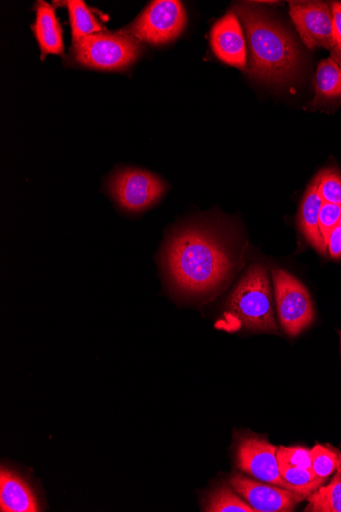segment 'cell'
<instances>
[{"instance_id": "cell-17", "label": "cell", "mask_w": 341, "mask_h": 512, "mask_svg": "<svg viewBox=\"0 0 341 512\" xmlns=\"http://www.w3.org/2000/svg\"><path fill=\"white\" fill-rule=\"evenodd\" d=\"M203 509L207 512H256L231 486L216 487L207 496Z\"/></svg>"}, {"instance_id": "cell-25", "label": "cell", "mask_w": 341, "mask_h": 512, "mask_svg": "<svg viewBox=\"0 0 341 512\" xmlns=\"http://www.w3.org/2000/svg\"><path fill=\"white\" fill-rule=\"evenodd\" d=\"M333 33L337 44H341V3L331 4Z\"/></svg>"}, {"instance_id": "cell-21", "label": "cell", "mask_w": 341, "mask_h": 512, "mask_svg": "<svg viewBox=\"0 0 341 512\" xmlns=\"http://www.w3.org/2000/svg\"><path fill=\"white\" fill-rule=\"evenodd\" d=\"M317 191L323 203L341 206V174L333 169H325L317 176Z\"/></svg>"}, {"instance_id": "cell-7", "label": "cell", "mask_w": 341, "mask_h": 512, "mask_svg": "<svg viewBox=\"0 0 341 512\" xmlns=\"http://www.w3.org/2000/svg\"><path fill=\"white\" fill-rule=\"evenodd\" d=\"M108 190L122 209L139 213L151 208L161 199L166 185L151 172L125 168L113 174L108 182Z\"/></svg>"}, {"instance_id": "cell-18", "label": "cell", "mask_w": 341, "mask_h": 512, "mask_svg": "<svg viewBox=\"0 0 341 512\" xmlns=\"http://www.w3.org/2000/svg\"><path fill=\"white\" fill-rule=\"evenodd\" d=\"M282 479L288 484L290 491L306 499L325 483V479L317 477L311 469L289 467L279 463Z\"/></svg>"}, {"instance_id": "cell-12", "label": "cell", "mask_w": 341, "mask_h": 512, "mask_svg": "<svg viewBox=\"0 0 341 512\" xmlns=\"http://www.w3.org/2000/svg\"><path fill=\"white\" fill-rule=\"evenodd\" d=\"M0 510L3 512L40 511L38 499L29 484L16 473L0 472Z\"/></svg>"}, {"instance_id": "cell-26", "label": "cell", "mask_w": 341, "mask_h": 512, "mask_svg": "<svg viewBox=\"0 0 341 512\" xmlns=\"http://www.w3.org/2000/svg\"><path fill=\"white\" fill-rule=\"evenodd\" d=\"M331 56L341 60V44H337L331 52Z\"/></svg>"}, {"instance_id": "cell-13", "label": "cell", "mask_w": 341, "mask_h": 512, "mask_svg": "<svg viewBox=\"0 0 341 512\" xmlns=\"http://www.w3.org/2000/svg\"><path fill=\"white\" fill-rule=\"evenodd\" d=\"M33 31L43 57L63 54V30L55 9L51 5L44 2L37 3L36 22L33 25Z\"/></svg>"}, {"instance_id": "cell-16", "label": "cell", "mask_w": 341, "mask_h": 512, "mask_svg": "<svg viewBox=\"0 0 341 512\" xmlns=\"http://www.w3.org/2000/svg\"><path fill=\"white\" fill-rule=\"evenodd\" d=\"M64 4L68 8L70 15L73 42L106 31L104 26L95 18L84 2H80V0H69V2H65Z\"/></svg>"}, {"instance_id": "cell-8", "label": "cell", "mask_w": 341, "mask_h": 512, "mask_svg": "<svg viewBox=\"0 0 341 512\" xmlns=\"http://www.w3.org/2000/svg\"><path fill=\"white\" fill-rule=\"evenodd\" d=\"M277 449L261 436H241L235 451L237 468L257 481L290 491L280 474Z\"/></svg>"}, {"instance_id": "cell-20", "label": "cell", "mask_w": 341, "mask_h": 512, "mask_svg": "<svg viewBox=\"0 0 341 512\" xmlns=\"http://www.w3.org/2000/svg\"><path fill=\"white\" fill-rule=\"evenodd\" d=\"M340 454L328 446L317 444L311 449V470L319 478L327 480L336 473Z\"/></svg>"}, {"instance_id": "cell-29", "label": "cell", "mask_w": 341, "mask_h": 512, "mask_svg": "<svg viewBox=\"0 0 341 512\" xmlns=\"http://www.w3.org/2000/svg\"><path fill=\"white\" fill-rule=\"evenodd\" d=\"M339 224H340V226H341V218H340V223H339Z\"/></svg>"}, {"instance_id": "cell-19", "label": "cell", "mask_w": 341, "mask_h": 512, "mask_svg": "<svg viewBox=\"0 0 341 512\" xmlns=\"http://www.w3.org/2000/svg\"><path fill=\"white\" fill-rule=\"evenodd\" d=\"M307 499L305 511L341 512V476L335 473L329 485L321 486Z\"/></svg>"}, {"instance_id": "cell-5", "label": "cell", "mask_w": 341, "mask_h": 512, "mask_svg": "<svg viewBox=\"0 0 341 512\" xmlns=\"http://www.w3.org/2000/svg\"><path fill=\"white\" fill-rule=\"evenodd\" d=\"M276 309L281 327L289 337H297L315 319V309L307 288L285 270L272 271Z\"/></svg>"}, {"instance_id": "cell-2", "label": "cell", "mask_w": 341, "mask_h": 512, "mask_svg": "<svg viewBox=\"0 0 341 512\" xmlns=\"http://www.w3.org/2000/svg\"><path fill=\"white\" fill-rule=\"evenodd\" d=\"M234 14L247 32L250 75L275 83L294 77L300 64V50L294 37L267 11L248 3L234 7Z\"/></svg>"}, {"instance_id": "cell-22", "label": "cell", "mask_w": 341, "mask_h": 512, "mask_svg": "<svg viewBox=\"0 0 341 512\" xmlns=\"http://www.w3.org/2000/svg\"><path fill=\"white\" fill-rule=\"evenodd\" d=\"M278 463L300 469H311V449L304 447H278Z\"/></svg>"}, {"instance_id": "cell-3", "label": "cell", "mask_w": 341, "mask_h": 512, "mask_svg": "<svg viewBox=\"0 0 341 512\" xmlns=\"http://www.w3.org/2000/svg\"><path fill=\"white\" fill-rule=\"evenodd\" d=\"M226 314L243 329L278 333L271 283L262 264L249 268L241 277L229 296Z\"/></svg>"}, {"instance_id": "cell-4", "label": "cell", "mask_w": 341, "mask_h": 512, "mask_svg": "<svg viewBox=\"0 0 341 512\" xmlns=\"http://www.w3.org/2000/svg\"><path fill=\"white\" fill-rule=\"evenodd\" d=\"M142 53L141 42L123 30L103 32L74 42L71 56L79 66L101 71L125 70Z\"/></svg>"}, {"instance_id": "cell-1", "label": "cell", "mask_w": 341, "mask_h": 512, "mask_svg": "<svg viewBox=\"0 0 341 512\" xmlns=\"http://www.w3.org/2000/svg\"><path fill=\"white\" fill-rule=\"evenodd\" d=\"M162 257L169 282L182 294L197 298L229 283L241 265L242 251L223 229L192 223L174 231Z\"/></svg>"}, {"instance_id": "cell-10", "label": "cell", "mask_w": 341, "mask_h": 512, "mask_svg": "<svg viewBox=\"0 0 341 512\" xmlns=\"http://www.w3.org/2000/svg\"><path fill=\"white\" fill-rule=\"evenodd\" d=\"M229 485L256 512H290L306 498L284 488L241 475L229 479Z\"/></svg>"}, {"instance_id": "cell-9", "label": "cell", "mask_w": 341, "mask_h": 512, "mask_svg": "<svg viewBox=\"0 0 341 512\" xmlns=\"http://www.w3.org/2000/svg\"><path fill=\"white\" fill-rule=\"evenodd\" d=\"M289 8L292 22L309 49L335 48L331 6L322 2H290Z\"/></svg>"}, {"instance_id": "cell-6", "label": "cell", "mask_w": 341, "mask_h": 512, "mask_svg": "<svg viewBox=\"0 0 341 512\" xmlns=\"http://www.w3.org/2000/svg\"><path fill=\"white\" fill-rule=\"evenodd\" d=\"M186 24V12L177 0H157L123 31L139 42L166 44L176 39Z\"/></svg>"}, {"instance_id": "cell-24", "label": "cell", "mask_w": 341, "mask_h": 512, "mask_svg": "<svg viewBox=\"0 0 341 512\" xmlns=\"http://www.w3.org/2000/svg\"><path fill=\"white\" fill-rule=\"evenodd\" d=\"M326 254L332 259H341V226L334 228L326 242Z\"/></svg>"}, {"instance_id": "cell-15", "label": "cell", "mask_w": 341, "mask_h": 512, "mask_svg": "<svg viewBox=\"0 0 341 512\" xmlns=\"http://www.w3.org/2000/svg\"><path fill=\"white\" fill-rule=\"evenodd\" d=\"M341 97V60L330 57L319 64L316 75L315 102Z\"/></svg>"}, {"instance_id": "cell-23", "label": "cell", "mask_w": 341, "mask_h": 512, "mask_svg": "<svg viewBox=\"0 0 341 512\" xmlns=\"http://www.w3.org/2000/svg\"><path fill=\"white\" fill-rule=\"evenodd\" d=\"M341 218V206L323 203L319 216V229L326 248V242Z\"/></svg>"}, {"instance_id": "cell-27", "label": "cell", "mask_w": 341, "mask_h": 512, "mask_svg": "<svg viewBox=\"0 0 341 512\" xmlns=\"http://www.w3.org/2000/svg\"><path fill=\"white\" fill-rule=\"evenodd\" d=\"M336 473H337L339 476H341V453H340L339 465H338V469H337Z\"/></svg>"}, {"instance_id": "cell-11", "label": "cell", "mask_w": 341, "mask_h": 512, "mask_svg": "<svg viewBox=\"0 0 341 512\" xmlns=\"http://www.w3.org/2000/svg\"><path fill=\"white\" fill-rule=\"evenodd\" d=\"M211 43L215 55L223 63L240 70L247 69V42L234 12L226 14L214 25Z\"/></svg>"}, {"instance_id": "cell-14", "label": "cell", "mask_w": 341, "mask_h": 512, "mask_svg": "<svg viewBox=\"0 0 341 512\" xmlns=\"http://www.w3.org/2000/svg\"><path fill=\"white\" fill-rule=\"evenodd\" d=\"M317 177L308 186L299 213V225L307 241L322 255L326 254L320 229L319 216L323 205L317 191Z\"/></svg>"}, {"instance_id": "cell-28", "label": "cell", "mask_w": 341, "mask_h": 512, "mask_svg": "<svg viewBox=\"0 0 341 512\" xmlns=\"http://www.w3.org/2000/svg\"><path fill=\"white\" fill-rule=\"evenodd\" d=\"M340 343H341V333H340Z\"/></svg>"}]
</instances>
